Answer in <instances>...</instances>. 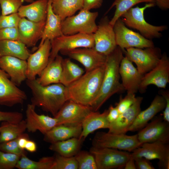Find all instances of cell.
I'll list each match as a JSON object with an SVG mask.
<instances>
[{
	"instance_id": "1",
	"label": "cell",
	"mask_w": 169,
	"mask_h": 169,
	"mask_svg": "<svg viewBox=\"0 0 169 169\" xmlns=\"http://www.w3.org/2000/svg\"><path fill=\"white\" fill-rule=\"evenodd\" d=\"M26 84L32 94L31 104L50 113L54 117L69 100L66 87L60 83L43 86L36 79H27Z\"/></svg>"
},
{
	"instance_id": "2",
	"label": "cell",
	"mask_w": 169,
	"mask_h": 169,
	"mask_svg": "<svg viewBox=\"0 0 169 169\" xmlns=\"http://www.w3.org/2000/svg\"><path fill=\"white\" fill-rule=\"evenodd\" d=\"M123 57L122 49L117 46L106 56L100 89L96 99L90 106L93 111H98L112 96L125 90L120 81L119 72L120 65Z\"/></svg>"
},
{
	"instance_id": "3",
	"label": "cell",
	"mask_w": 169,
	"mask_h": 169,
	"mask_svg": "<svg viewBox=\"0 0 169 169\" xmlns=\"http://www.w3.org/2000/svg\"><path fill=\"white\" fill-rule=\"evenodd\" d=\"M105 69V64L86 72L66 87L69 100L91 106L99 92Z\"/></svg>"
},
{
	"instance_id": "4",
	"label": "cell",
	"mask_w": 169,
	"mask_h": 169,
	"mask_svg": "<svg viewBox=\"0 0 169 169\" xmlns=\"http://www.w3.org/2000/svg\"><path fill=\"white\" fill-rule=\"evenodd\" d=\"M154 5V3H149L142 7L131 8L121 16V19L125 25L138 30L147 39L159 38L161 35L160 32L165 30L167 27L151 25L147 22L144 18V11Z\"/></svg>"
},
{
	"instance_id": "5",
	"label": "cell",
	"mask_w": 169,
	"mask_h": 169,
	"mask_svg": "<svg viewBox=\"0 0 169 169\" xmlns=\"http://www.w3.org/2000/svg\"><path fill=\"white\" fill-rule=\"evenodd\" d=\"M98 15V12H91L82 8L77 15L67 18L62 21L63 35L93 34L97 28L95 21Z\"/></svg>"
},
{
	"instance_id": "6",
	"label": "cell",
	"mask_w": 169,
	"mask_h": 169,
	"mask_svg": "<svg viewBox=\"0 0 169 169\" xmlns=\"http://www.w3.org/2000/svg\"><path fill=\"white\" fill-rule=\"evenodd\" d=\"M92 146L111 148L132 151L142 144L137 134L129 136L125 134H115L97 132L92 140Z\"/></svg>"
},
{
	"instance_id": "7",
	"label": "cell",
	"mask_w": 169,
	"mask_h": 169,
	"mask_svg": "<svg viewBox=\"0 0 169 169\" xmlns=\"http://www.w3.org/2000/svg\"><path fill=\"white\" fill-rule=\"evenodd\" d=\"M144 49L130 48L122 49L125 57L135 63L139 72L144 75L155 67L162 56L160 49L154 47Z\"/></svg>"
},
{
	"instance_id": "8",
	"label": "cell",
	"mask_w": 169,
	"mask_h": 169,
	"mask_svg": "<svg viewBox=\"0 0 169 169\" xmlns=\"http://www.w3.org/2000/svg\"><path fill=\"white\" fill-rule=\"evenodd\" d=\"M51 48L49 63L53 60L59 52L80 48H93V34L78 33L63 35L51 41Z\"/></svg>"
},
{
	"instance_id": "9",
	"label": "cell",
	"mask_w": 169,
	"mask_h": 169,
	"mask_svg": "<svg viewBox=\"0 0 169 169\" xmlns=\"http://www.w3.org/2000/svg\"><path fill=\"white\" fill-rule=\"evenodd\" d=\"M89 151L94 155L97 169L124 168L131 153L117 149L92 146Z\"/></svg>"
},
{
	"instance_id": "10",
	"label": "cell",
	"mask_w": 169,
	"mask_h": 169,
	"mask_svg": "<svg viewBox=\"0 0 169 169\" xmlns=\"http://www.w3.org/2000/svg\"><path fill=\"white\" fill-rule=\"evenodd\" d=\"M117 46L122 49L130 48L144 49L154 47L153 41L128 28L120 18L113 26Z\"/></svg>"
},
{
	"instance_id": "11",
	"label": "cell",
	"mask_w": 169,
	"mask_h": 169,
	"mask_svg": "<svg viewBox=\"0 0 169 169\" xmlns=\"http://www.w3.org/2000/svg\"><path fill=\"white\" fill-rule=\"evenodd\" d=\"M92 111L90 106L68 100L54 117L58 120L57 125L76 126L81 125L85 118Z\"/></svg>"
},
{
	"instance_id": "12",
	"label": "cell",
	"mask_w": 169,
	"mask_h": 169,
	"mask_svg": "<svg viewBox=\"0 0 169 169\" xmlns=\"http://www.w3.org/2000/svg\"><path fill=\"white\" fill-rule=\"evenodd\" d=\"M131 153L133 158L143 157L149 160H159V166L162 168L169 169V145L160 141L142 144Z\"/></svg>"
},
{
	"instance_id": "13",
	"label": "cell",
	"mask_w": 169,
	"mask_h": 169,
	"mask_svg": "<svg viewBox=\"0 0 169 169\" xmlns=\"http://www.w3.org/2000/svg\"><path fill=\"white\" fill-rule=\"evenodd\" d=\"M169 83V59L165 53L162 54L156 65L143 75L139 91L143 93L150 85L165 89Z\"/></svg>"
},
{
	"instance_id": "14",
	"label": "cell",
	"mask_w": 169,
	"mask_h": 169,
	"mask_svg": "<svg viewBox=\"0 0 169 169\" xmlns=\"http://www.w3.org/2000/svg\"><path fill=\"white\" fill-rule=\"evenodd\" d=\"M137 134L142 144L155 141L169 142V123L161 116H155Z\"/></svg>"
},
{
	"instance_id": "15",
	"label": "cell",
	"mask_w": 169,
	"mask_h": 169,
	"mask_svg": "<svg viewBox=\"0 0 169 169\" xmlns=\"http://www.w3.org/2000/svg\"><path fill=\"white\" fill-rule=\"evenodd\" d=\"M93 36V48L101 54L107 56L117 46L113 26L110 24L107 16L101 19Z\"/></svg>"
},
{
	"instance_id": "16",
	"label": "cell",
	"mask_w": 169,
	"mask_h": 169,
	"mask_svg": "<svg viewBox=\"0 0 169 169\" xmlns=\"http://www.w3.org/2000/svg\"><path fill=\"white\" fill-rule=\"evenodd\" d=\"M159 92V95L155 96L150 105L140 112L128 131H135L144 127L155 115L164 110L166 104H169V90H161Z\"/></svg>"
},
{
	"instance_id": "17",
	"label": "cell",
	"mask_w": 169,
	"mask_h": 169,
	"mask_svg": "<svg viewBox=\"0 0 169 169\" xmlns=\"http://www.w3.org/2000/svg\"><path fill=\"white\" fill-rule=\"evenodd\" d=\"M9 78L0 68V105L12 107L23 104L27 99V95Z\"/></svg>"
},
{
	"instance_id": "18",
	"label": "cell",
	"mask_w": 169,
	"mask_h": 169,
	"mask_svg": "<svg viewBox=\"0 0 169 169\" xmlns=\"http://www.w3.org/2000/svg\"><path fill=\"white\" fill-rule=\"evenodd\" d=\"M60 52L80 63L85 68L86 72L104 65L106 60V56L93 48H80Z\"/></svg>"
},
{
	"instance_id": "19",
	"label": "cell",
	"mask_w": 169,
	"mask_h": 169,
	"mask_svg": "<svg viewBox=\"0 0 169 169\" xmlns=\"http://www.w3.org/2000/svg\"><path fill=\"white\" fill-rule=\"evenodd\" d=\"M51 48L50 40L46 39L36 52L30 54L27 60V79H35L40 74L48 64Z\"/></svg>"
},
{
	"instance_id": "20",
	"label": "cell",
	"mask_w": 169,
	"mask_h": 169,
	"mask_svg": "<svg viewBox=\"0 0 169 169\" xmlns=\"http://www.w3.org/2000/svg\"><path fill=\"white\" fill-rule=\"evenodd\" d=\"M35 107L31 104L27 105L25 121L28 131L34 133L39 131L44 135L58 125V120L55 117L38 114L35 111Z\"/></svg>"
},
{
	"instance_id": "21",
	"label": "cell",
	"mask_w": 169,
	"mask_h": 169,
	"mask_svg": "<svg viewBox=\"0 0 169 169\" xmlns=\"http://www.w3.org/2000/svg\"><path fill=\"white\" fill-rule=\"evenodd\" d=\"M45 22H34L21 18L18 27L19 40L27 47L35 46L41 38Z\"/></svg>"
},
{
	"instance_id": "22",
	"label": "cell",
	"mask_w": 169,
	"mask_h": 169,
	"mask_svg": "<svg viewBox=\"0 0 169 169\" xmlns=\"http://www.w3.org/2000/svg\"><path fill=\"white\" fill-rule=\"evenodd\" d=\"M0 68L9 75L11 80L19 86L27 79L26 60L10 56L0 57Z\"/></svg>"
},
{
	"instance_id": "23",
	"label": "cell",
	"mask_w": 169,
	"mask_h": 169,
	"mask_svg": "<svg viewBox=\"0 0 169 169\" xmlns=\"http://www.w3.org/2000/svg\"><path fill=\"white\" fill-rule=\"evenodd\" d=\"M119 72L125 90L127 93H137L139 91L143 75L139 72L132 62L125 57H124L121 60Z\"/></svg>"
},
{
	"instance_id": "24",
	"label": "cell",
	"mask_w": 169,
	"mask_h": 169,
	"mask_svg": "<svg viewBox=\"0 0 169 169\" xmlns=\"http://www.w3.org/2000/svg\"><path fill=\"white\" fill-rule=\"evenodd\" d=\"M142 97H137L134 103L125 111L120 114L114 121L110 123L108 132L115 134H125L134 123L141 111Z\"/></svg>"
},
{
	"instance_id": "25",
	"label": "cell",
	"mask_w": 169,
	"mask_h": 169,
	"mask_svg": "<svg viewBox=\"0 0 169 169\" xmlns=\"http://www.w3.org/2000/svg\"><path fill=\"white\" fill-rule=\"evenodd\" d=\"M108 110H106L102 113L92 111L89 113L82 123V131L79 138L84 140L90 134L98 129H108Z\"/></svg>"
},
{
	"instance_id": "26",
	"label": "cell",
	"mask_w": 169,
	"mask_h": 169,
	"mask_svg": "<svg viewBox=\"0 0 169 169\" xmlns=\"http://www.w3.org/2000/svg\"><path fill=\"white\" fill-rule=\"evenodd\" d=\"M48 0H37L29 4L22 5L18 13L21 18L38 22L46 20Z\"/></svg>"
},
{
	"instance_id": "27",
	"label": "cell",
	"mask_w": 169,
	"mask_h": 169,
	"mask_svg": "<svg viewBox=\"0 0 169 169\" xmlns=\"http://www.w3.org/2000/svg\"><path fill=\"white\" fill-rule=\"evenodd\" d=\"M82 131L81 125L74 126L58 125L44 135V140L51 144L73 137L79 138Z\"/></svg>"
},
{
	"instance_id": "28",
	"label": "cell",
	"mask_w": 169,
	"mask_h": 169,
	"mask_svg": "<svg viewBox=\"0 0 169 169\" xmlns=\"http://www.w3.org/2000/svg\"><path fill=\"white\" fill-rule=\"evenodd\" d=\"M63 58L57 55L54 59L48 63L46 67L36 79L41 85L46 86L60 83L62 73V63Z\"/></svg>"
},
{
	"instance_id": "29",
	"label": "cell",
	"mask_w": 169,
	"mask_h": 169,
	"mask_svg": "<svg viewBox=\"0 0 169 169\" xmlns=\"http://www.w3.org/2000/svg\"><path fill=\"white\" fill-rule=\"evenodd\" d=\"M62 20L53 11L51 0H48L47 17L40 45L46 39L52 41L63 35L61 28Z\"/></svg>"
},
{
	"instance_id": "30",
	"label": "cell",
	"mask_w": 169,
	"mask_h": 169,
	"mask_svg": "<svg viewBox=\"0 0 169 169\" xmlns=\"http://www.w3.org/2000/svg\"><path fill=\"white\" fill-rule=\"evenodd\" d=\"M53 11L63 21L83 8V0H51Z\"/></svg>"
},
{
	"instance_id": "31",
	"label": "cell",
	"mask_w": 169,
	"mask_h": 169,
	"mask_svg": "<svg viewBox=\"0 0 169 169\" xmlns=\"http://www.w3.org/2000/svg\"><path fill=\"white\" fill-rule=\"evenodd\" d=\"M84 140L73 137L51 143L49 149L65 157L74 156L80 150Z\"/></svg>"
},
{
	"instance_id": "32",
	"label": "cell",
	"mask_w": 169,
	"mask_h": 169,
	"mask_svg": "<svg viewBox=\"0 0 169 169\" xmlns=\"http://www.w3.org/2000/svg\"><path fill=\"white\" fill-rule=\"evenodd\" d=\"M30 54L27 46L19 40L0 41V57L10 56L27 60Z\"/></svg>"
},
{
	"instance_id": "33",
	"label": "cell",
	"mask_w": 169,
	"mask_h": 169,
	"mask_svg": "<svg viewBox=\"0 0 169 169\" xmlns=\"http://www.w3.org/2000/svg\"><path fill=\"white\" fill-rule=\"evenodd\" d=\"M83 69L69 58L63 59L62 73L60 83L67 87L84 74Z\"/></svg>"
},
{
	"instance_id": "34",
	"label": "cell",
	"mask_w": 169,
	"mask_h": 169,
	"mask_svg": "<svg viewBox=\"0 0 169 169\" xmlns=\"http://www.w3.org/2000/svg\"><path fill=\"white\" fill-rule=\"evenodd\" d=\"M0 126V143L18 137L26 130V121L23 120L16 123L3 121Z\"/></svg>"
},
{
	"instance_id": "35",
	"label": "cell",
	"mask_w": 169,
	"mask_h": 169,
	"mask_svg": "<svg viewBox=\"0 0 169 169\" xmlns=\"http://www.w3.org/2000/svg\"><path fill=\"white\" fill-rule=\"evenodd\" d=\"M54 161V156H45L39 161L32 160L26 155L22 156L16 168L18 169H52Z\"/></svg>"
},
{
	"instance_id": "36",
	"label": "cell",
	"mask_w": 169,
	"mask_h": 169,
	"mask_svg": "<svg viewBox=\"0 0 169 169\" xmlns=\"http://www.w3.org/2000/svg\"><path fill=\"white\" fill-rule=\"evenodd\" d=\"M156 0H115L108 11L114 7L116 9L114 15L110 21V24L113 26L116 21L127 10L135 5L142 2L155 3Z\"/></svg>"
},
{
	"instance_id": "37",
	"label": "cell",
	"mask_w": 169,
	"mask_h": 169,
	"mask_svg": "<svg viewBox=\"0 0 169 169\" xmlns=\"http://www.w3.org/2000/svg\"><path fill=\"white\" fill-rule=\"evenodd\" d=\"M74 157L78 169H97L94 156L90 151L80 150Z\"/></svg>"
},
{
	"instance_id": "38",
	"label": "cell",
	"mask_w": 169,
	"mask_h": 169,
	"mask_svg": "<svg viewBox=\"0 0 169 169\" xmlns=\"http://www.w3.org/2000/svg\"><path fill=\"white\" fill-rule=\"evenodd\" d=\"M78 169V164L74 156L65 157L57 154L54 156L52 169Z\"/></svg>"
},
{
	"instance_id": "39",
	"label": "cell",
	"mask_w": 169,
	"mask_h": 169,
	"mask_svg": "<svg viewBox=\"0 0 169 169\" xmlns=\"http://www.w3.org/2000/svg\"><path fill=\"white\" fill-rule=\"evenodd\" d=\"M21 156L0 150V169H12L16 168Z\"/></svg>"
},
{
	"instance_id": "40",
	"label": "cell",
	"mask_w": 169,
	"mask_h": 169,
	"mask_svg": "<svg viewBox=\"0 0 169 169\" xmlns=\"http://www.w3.org/2000/svg\"><path fill=\"white\" fill-rule=\"evenodd\" d=\"M23 2V0H0L1 15H6L18 13Z\"/></svg>"
},
{
	"instance_id": "41",
	"label": "cell",
	"mask_w": 169,
	"mask_h": 169,
	"mask_svg": "<svg viewBox=\"0 0 169 169\" xmlns=\"http://www.w3.org/2000/svg\"><path fill=\"white\" fill-rule=\"evenodd\" d=\"M18 137L0 143V150L4 152L15 154L21 156L25 154L24 150L21 149L19 147L18 144Z\"/></svg>"
},
{
	"instance_id": "42",
	"label": "cell",
	"mask_w": 169,
	"mask_h": 169,
	"mask_svg": "<svg viewBox=\"0 0 169 169\" xmlns=\"http://www.w3.org/2000/svg\"><path fill=\"white\" fill-rule=\"evenodd\" d=\"M21 18L18 13L0 17V29L18 27Z\"/></svg>"
},
{
	"instance_id": "43",
	"label": "cell",
	"mask_w": 169,
	"mask_h": 169,
	"mask_svg": "<svg viewBox=\"0 0 169 169\" xmlns=\"http://www.w3.org/2000/svg\"><path fill=\"white\" fill-rule=\"evenodd\" d=\"M136 98L135 94L130 93H127L124 98L120 97L116 106L120 114L125 111L131 106L136 101Z\"/></svg>"
},
{
	"instance_id": "44",
	"label": "cell",
	"mask_w": 169,
	"mask_h": 169,
	"mask_svg": "<svg viewBox=\"0 0 169 169\" xmlns=\"http://www.w3.org/2000/svg\"><path fill=\"white\" fill-rule=\"evenodd\" d=\"M23 115L18 112H4L0 110V122L17 123L23 120Z\"/></svg>"
},
{
	"instance_id": "45",
	"label": "cell",
	"mask_w": 169,
	"mask_h": 169,
	"mask_svg": "<svg viewBox=\"0 0 169 169\" xmlns=\"http://www.w3.org/2000/svg\"><path fill=\"white\" fill-rule=\"evenodd\" d=\"M19 40L18 27L0 29V41Z\"/></svg>"
},
{
	"instance_id": "46",
	"label": "cell",
	"mask_w": 169,
	"mask_h": 169,
	"mask_svg": "<svg viewBox=\"0 0 169 169\" xmlns=\"http://www.w3.org/2000/svg\"><path fill=\"white\" fill-rule=\"evenodd\" d=\"M136 169H155L149 160L144 157H138L134 159Z\"/></svg>"
},
{
	"instance_id": "47",
	"label": "cell",
	"mask_w": 169,
	"mask_h": 169,
	"mask_svg": "<svg viewBox=\"0 0 169 169\" xmlns=\"http://www.w3.org/2000/svg\"><path fill=\"white\" fill-rule=\"evenodd\" d=\"M103 0H83V9L90 10L98 8L102 5Z\"/></svg>"
},
{
	"instance_id": "48",
	"label": "cell",
	"mask_w": 169,
	"mask_h": 169,
	"mask_svg": "<svg viewBox=\"0 0 169 169\" xmlns=\"http://www.w3.org/2000/svg\"><path fill=\"white\" fill-rule=\"evenodd\" d=\"M108 110L107 119L110 123L115 121L118 117L120 113L116 106L111 105Z\"/></svg>"
},
{
	"instance_id": "49",
	"label": "cell",
	"mask_w": 169,
	"mask_h": 169,
	"mask_svg": "<svg viewBox=\"0 0 169 169\" xmlns=\"http://www.w3.org/2000/svg\"><path fill=\"white\" fill-rule=\"evenodd\" d=\"M28 139H29L28 135L24 133L18 137V144L20 149L23 150L25 149V145Z\"/></svg>"
},
{
	"instance_id": "50",
	"label": "cell",
	"mask_w": 169,
	"mask_h": 169,
	"mask_svg": "<svg viewBox=\"0 0 169 169\" xmlns=\"http://www.w3.org/2000/svg\"><path fill=\"white\" fill-rule=\"evenodd\" d=\"M37 149V146L36 143L32 140L28 139L25 145V149L31 153L35 152Z\"/></svg>"
},
{
	"instance_id": "51",
	"label": "cell",
	"mask_w": 169,
	"mask_h": 169,
	"mask_svg": "<svg viewBox=\"0 0 169 169\" xmlns=\"http://www.w3.org/2000/svg\"><path fill=\"white\" fill-rule=\"evenodd\" d=\"M156 2L161 9H166L169 8V0H156Z\"/></svg>"
},
{
	"instance_id": "52",
	"label": "cell",
	"mask_w": 169,
	"mask_h": 169,
	"mask_svg": "<svg viewBox=\"0 0 169 169\" xmlns=\"http://www.w3.org/2000/svg\"><path fill=\"white\" fill-rule=\"evenodd\" d=\"M124 168L125 169H136L134 160L131 156L126 163Z\"/></svg>"
},
{
	"instance_id": "53",
	"label": "cell",
	"mask_w": 169,
	"mask_h": 169,
	"mask_svg": "<svg viewBox=\"0 0 169 169\" xmlns=\"http://www.w3.org/2000/svg\"><path fill=\"white\" fill-rule=\"evenodd\" d=\"M24 2H26L28 3H31L33 2L34 1L33 0H23Z\"/></svg>"
},
{
	"instance_id": "54",
	"label": "cell",
	"mask_w": 169,
	"mask_h": 169,
	"mask_svg": "<svg viewBox=\"0 0 169 169\" xmlns=\"http://www.w3.org/2000/svg\"><path fill=\"white\" fill-rule=\"evenodd\" d=\"M1 126H0V131H1Z\"/></svg>"
},
{
	"instance_id": "55",
	"label": "cell",
	"mask_w": 169,
	"mask_h": 169,
	"mask_svg": "<svg viewBox=\"0 0 169 169\" xmlns=\"http://www.w3.org/2000/svg\"><path fill=\"white\" fill-rule=\"evenodd\" d=\"M0 16H1V15H0Z\"/></svg>"
}]
</instances>
